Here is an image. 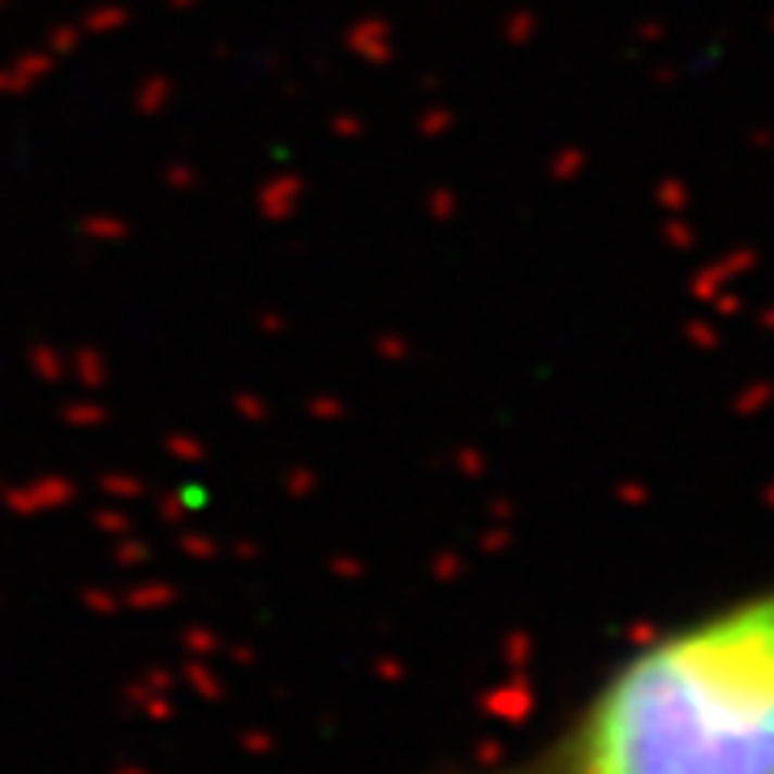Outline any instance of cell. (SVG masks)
I'll use <instances>...</instances> for the list:
<instances>
[{"label":"cell","mask_w":774,"mask_h":774,"mask_svg":"<svg viewBox=\"0 0 774 774\" xmlns=\"http://www.w3.org/2000/svg\"><path fill=\"white\" fill-rule=\"evenodd\" d=\"M465 774H774V581L646 642L538 745Z\"/></svg>","instance_id":"obj_1"}]
</instances>
